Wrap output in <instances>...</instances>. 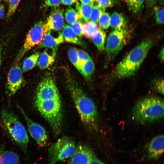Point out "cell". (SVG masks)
Listing matches in <instances>:
<instances>
[{
	"mask_svg": "<svg viewBox=\"0 0 164 164\" xmlns=\"http://www.w3.org/2000/svg\"><path fill=\"white\" fill-rule=\"evenodd\" d=\"M82 4L93 5V0H80Z\"/></svg>",
	"mask_w": 164,
	"mask_h": 164,
	"instance_id": "obj_40",
	"label": "cell"
},
{
	"mask_svg": "<svg viewBox=\"0 0 164 164\" xmlns=\"http://www.w3.org/2000/svg\"><path fill=\"white\" fill-rule=\"evenodd\" d=\"M1 49L0 47V66L1 64Z\"/></svg>",
	"mask_w": 164,
	"mask_h": 164,
	"instance_id": "obj_42",
	"label": "cell"
},
{
	"mask_svg": "<svg viewBox=\"0 0 164 164\" xmlns=\"http://www.w3.org/2000/svg\"><path fill=\"white\" fill-rule=\"evenodd\" d=\"M94 1H94H96V0H93Z\"/></svg>",
	"mask_w": 164,
	"mask_h": 164,
	"instance_id": "obj_44",
	"label": "cell"
},
{
	"mask_svg": "<svg viewBox=\"0 0 164 164\" xmlns=\"http://www.w3.org/2000/svg\"><path fill=\"white\" fill-rule=\"evenodd\" d=\"M131 11L134 13L140 11L143 7L145 0H125Z\"/></svg>",
	"mask_w": 164,
	"mask_h": 164,
	"instance_id": "obj_24",
	"label": "cell"
},
{
	"mask_svg": "<svg viewBox=\"0 0 164 164\" xmlns=\"http://www.w3.org/2000/svg\"><path fill=\"white\" fill-rule=\"evenodd\" d=\"M1 115L3 124L9 133L26 154L29 137L25 127L14 112L6 108L2 109Z\"/></svg>",
	"mask_w": 164,
	"mask_h": 164,
	"instance_id": "obj_5",
	"label": "cell"
},
{
	"mask_svg": "<svg viewBox=\"0 0 164 164\" xmlns=\"http://www.w3.org/2000/svg\"><path fill=\"white\" fill-rule=\"evenodd\" d=\"M23 82L22 70L19 65L13 67L10 70L7 77V87L9 96L16 93Z\"/></svg>",
	"mask_w": 164,
	"mask_h": 164,
	"instance_id": "obj_11",
	"label": "cell"
},
{
	"mask_svg": "<svg viewBox=\"0 0 164 164\" xmlns=\"http://www.w3.org/2000/svg\"><path fill=\"white\" fill-rule=\"evenodd\" d=\"M62 34L67 42L84 46L85 44L73 32L71 27L66 25L63 28Z\"/></svg>",
	"mask_w": 164,
	"mask_h": 164,
	"instance_id": "obj_17",
	"label": "cell"
},
{
	"mask_svg": "<svg viewBox=\"0 0 164 164\" xmlns=\"http://www.w3.org/2000/svg\"><path fill=\"white\" fill-rule=\"evenodd\" d=\"M159 0H145L146 5L149 7L153 6Z\"/></svg>",
	"mask_w": 164,
	"mask_h": 164,
	"instance_id": "obj_37",
	"label": "cell"
},
{
	"mask_svg": "<svg viewBox=\"0 0 164 164\" xmlns=\"http://www.w3.org/2000/svg\"><path fill=\"white\" fill-rule=\"evenodd\" d=\"M39 54V53L37 52L25 59L22 63V71L26 72L34 67L37 63Z\"/></svg>",
	"mask_w": 164,
	"mask_h": 164,
	"instance_id": "obj_21",
	"label": "cell"
},
{
	"mask_svg": "<svg viewBox=\"0 0 164 164\" xmlns=\"http://www.w3.org/2000/svg\"><path fill=\"white\" fill-rule=\"evenodd\" d=\"M63 12V10L59 8H55L51 11L45 22L48 31H59L63 28L64 26Z\"/></svg>",
	"mask_w": 164,
	"mask_h": 164,
	"instance_id": "obj_13",
	"label": "cell"
},
{
	"mask_svg": "<svg viewBox=\"0 0 164 164\" xmlns=\"http://www.w3.org/2000/svg\"><path fill=\"white\" fill-rule=\"evenodd\" d=\"M18 155L0 145V164H19Z\"/></svg>",
	"mask_w": 164,
	"mask_h": 164,
	"instance_id": "obj_15",
	"label": "cell"
},
{
	"mask_svg": "<svg viewBox=\"0 0 164 164\" xmlns=\"http://www.w3.org/2000/svg\"><path fill=\"white\" fill-rule=\"evenodd\" d=\"M57 48H53L51 53L44 51L39 54L37 64L41 70L46 69L51 65L54 62Z\"/></svg>",
	"mask_w": 164,
	"mask_h": 164,
	"instance_id": "obj_16",
	"label": "cell"
},
{
	"mask_svg": "<svg viewBox=\"0 0 164 164\" xmlns=\"http://www.w3.org/2000/svg\"><path fill=\"white\" fill-rule=\"evenodd\" d=\"M18 107L24 116L27 123L29 132L37 144L42 147H46L49 142V136L45 128L40 124L33 121L19 105Z\"/></svg>",
	"mask_w": 164,
	"mask_h": 164,
	"instance_id": "obj_9",
	"label": "cell"
},
{
	"mask_svg": "<svg viewBox=\"0 0 164 164\" xmlns=\"http://www.w3.org/2000/svg\"><path fill=\"white\" fill-rule=\"evenodd\" d=\"M64 41L62 33L59 32L56 36H55L50 30L46 33L41 43L38 45V48H57L58 46Z\"/></svg>",
	"mask_w": 164,
	"mask_h": 164,
	"instance_id": "obj_14",
	"label": "cell"
},
{
	"mask_svg": "<svg viewBox=\"0 0 164 164\" xmlns=\"http://www.w3.org/2000/svg\"><path fill=\"white\" fill-rule=\"evenodd\" d=\"M35 104L50 124L54 133L56 135L59 134L62 126V103L57 87L52 76H46L39 84Z\"/></svg>",
	"mask_w": 164,
	"mask_h": 164,
	"instance_id": "obj_1",
	"label": "cell"
},
{
	"mask_svg": "<svg viewBox=\"0 0 164 164\" xmlns=\"http://www.w3.org/2000/svg\"><path fill=\"white\" fill-rule=\"evenodd\" d=\"M4 0L7 2H9V0Z\"/></svg>",
	"mask_w": 164,
	"mask_h": 164,
	"instance_id": "obj_43",
	"label": "cell"
},
{
	"mask_svg": "<svg viewBox=\"0 0 164 164\" xmlns=\"http://www.w3.org/2000/svg\"><path fill=\"white\" fill-rule=\"evenodd\" d=\"M90 164H105L102 161L99 159L96 155L94 154L93 158Z\"/></svg>",
	"mask_w": 164,
	"mask_h": 164,
	"instance_id": "obj_36",
	"label": "cell"
},
{
	"mask_svg": "<svg viewBox=\"0 0 164 164\" xmlns=\"http://www.w3.org/2000/svg\"><path fill=\"white\" fill-rule=\"evenodd\" d=\"M97 6L103 9L105 8L111 7L114 4V2L113 0H96Z\"/></svg>",
	"mask_w": 164,
	"mask_h": 164,
	"instance_id": "obj_34",
	"label": "cell"
},
{
	"mask_svg": "<svg viewBox=\"0 0 164 164\" xmlns=\"http://www.w3.org/2000/svg\"><path fill=\"white\" fill-rule=\"evenodd\" d=\"M20 0H9V6L6 17L9 18L15 12Z\"/></svg>",
	"mask_w": 164,
	"mask_h": 164,
	"instance_id": "obj_32",
	"label": "cell"
},
{
	"mask_svg": "<svg viewBox=\"0 0 164 164\" xmlns=\"http://www.w3.org/2000/svg\"><path fill=\"white\" fill-rule=\"evenodd\" d=\"M95 69V66L92 59L91 58L83 66L80 73L87 80H89L93 75Z\"/></svg>",
	"mask_w": 164,
	"mask_h": 164,
	"instance_id": "obj_23",
	"label": "cell"
},
{
	"mask_svg": "<svg viewBox=\"0 0 164 164\" xmlns=\"http://www.w3.org/2000/svg\"><path fill=\"white\" fill-rule=\"evenodd\" d=\"M65 75L67 87L82 121L89 128L94 129L98 117L94 103L68 70Z\"/></svg>",
	"mask_w": 164,
	"mask_h": 164,
	"instance_id": "obj_2",
	"label": "cell"
},
{
	"mask_svg": "<svg viewBox=\"0 0 164 164\" xmlns=\"http://www.w3.org/2000/svg\"><path fill=\"white\" fill-rule=\"evenodd\" d=\"M99 27L96 23L91 22H86L83 24V34L86 38L91 39L96 33Z\"/></svg>",
	"mask_w": 164,
	"mask_h": 164,
	"instance_id": "obj_22",
	"label": "cell"
},
{
	"mask_svg": "<svg viewBox=\"0 0 164 164\" xmlns=\"http://www.w3.org/2000/svg\"><path fill=\"white\" fill-rule=\"evenodd\" d=\"M83 25L81 21L79 20L72 24L71 26L73 32L80 38L82 37L84 35Z\"/></svg>",
	"mask_w": 164,
	"mask_h": 164,
	"instance_id": "obj_31",
	"label": "cell"
},
{
	"mask_svg": "<svg viewBox=\"0 0 164 164\" xmlns=\"http://www.w3.org/2000/svg\"><path fill=\"white\" fill-rule=\"evenodd\" d=\"M105 12V9H103L97 5L93 6L90 20V22L97 23L102 15Z\"/></svg>",
	"mask_w": 164,
	"mask_h": 164,
	"instance_id": "obj_27",
	"label": "cell"
},
{
	"mask_svg": "<svg viewBox=\"0 0 164 164\" xmlns=\"http://www.w3.org/2000/svg\"><path fill=\"white\" fill-rule=\"evenodd\" d=\"M153 45L152 40L146 39L133 48L116 66L114 76L121 79L135 75Z\"/></svg>",
	"mask_w": 164,
	"mask_h": 164,
	"instance_id": "obj_3",
	"label": "cell"
},
{
	"mask_svg": "<svg viewBox=\"0 0 164 164\" xmlns=\"http://www.w3.org/2000/svg\"><path fill=\"white\" fill-rule=\"evenodd\" d=\"M93 42L99 51H102L104 49L106 33L103 29L99 28L92 38Z\"/></svg>",
	"mask_w": 164,
	"mask_h": 164,
	"instance_id": "obj_19",
	"label": "cell"
},
{
	"mask_svg": "<svg viewBox=\"0 0 164 164\" xmlns=\"http://www.w3.org/2000/svg\"><path fill=\"white\" fill-rule=\"evenodd\" d=\"M93 5L81 4L77 2L76 8L80 19L86 22L90 20Z\"/></svg>",
	"mask_w": 164,
	"mask_h": 164,
	"instance_id": "obj_18",
	"label": "cell"
},
{
	"mask_svg": "<svg viewBox=\"0 0 164 164\" xmlns=\"http://www.w3.org/2000/svg\"><path fill=\"white\" fill-rule=\"evenodd\" d=\"M77 0H62L63 4L66 5H71L77 2Z\"/></svg>",
	"mask_w": 164,
	"mask_h": 164,
	"instance_id": "obj_38",
	"label": "cell"
},
{
	"mask_svg": "<svg viewBox=\"0 0 164 164\" xmlns=\"http://www.w3.org/2000/svg\"><path fill=\"white\" fill-rule=\"evenodd\" d=\"M164 100L159 97L149 96L136 102L131 113L132 119L138 122L157 121L164 117Z\"/></svg>",
	"mask_w": 164,
	"mask_h": 164,
	"instance_id": "obj_4",
	"label": "cell"
},
{
	"mask_svg": "<svg viewBox=\"0 0 164 164\" xmlns=\"http://www.w3.org/2000/svg\"><path fill=\"white\" fill-rule=\"evenodd\" d=\"M77 55L78 61L77 70L80 73L83 66L91 57L86 52L82 50H77Z\"/></svg>",
	"mask_w": 164,
	"mask_h": 164,
	"instance_id": "obj_26",
	"label": "cell"
},
{
	"mask_svg": "<svg viewBox=\"0 0 164 164\" xmlns=\"http://www.w3.org/2000/svg\"><path fill=\"white\" fill-rule=\"evenodd\" d=\"M159 56L161 60L162 61L164 60V47H162L159 53Z\"/></svg>",
	"mask_w": 164,
	"mask_h": 164,
	"instance_id": "obj_41",
	"label": "cell"
},
{
	"mask_svg": "<svg viewBox=\"0 0 164 164\" xmlns=\"http://www.w3.org/2000/svg\"><path fill=\"white\" fill-rule=\"evenodd\" d=\"M62 0H45V5L49 6H56L62 2Z\"/></svg>",
	"mask_w": 164,
	"mask_h": 164,
	"instance_id": "obj_35",
	"label": "cell"
},
{
	"mask_svg": "<svg viewBox=\"0 0 164 164\" xmlns=\"http://www.w3.org/2000/svg\"><path fill=\"white\" fill-rule=\"evenodd\" d=\"M65 18L67 22L71 25L80 19L77 12L73 8L71 7L66 10L65 13Z\"/></svg>",
	"mask_w": 164,
	"mask_h": 164,
	"instance_id": "obj_25",
	"label": "cell"
},
{
	"mask_svg": "<svg viewBox=\"0 0 164 164\" xmlns=\"http://www.w3.org/2000/svg\"><path fill=\"white\" fill-rule=\"evenodd\" d=\"M68 54L70 61L77 69L78 61L77 50L75 48H71L68 50Z\"/></svg>",
	"mask_w": 164,
	"mask_h": 164,
	"instance_id": "obj_29",
	"label": "cell"
},
{
	"mask_svg": "<svg viewBox=\"0 0 164 164\" xmlns=\"http://www.w3.org/2000/svg\"><path fill=\"white\" fill-rule=\"evenodd\" d=\"M110 25L114 29L125 27L127 24V20L123 15L117 12H114L110 16Z\"/></svg>",
	"mask_w": 164,
	"mask_h": 164,
	"instance_id": "obj_20",
	"label": "cell"
},
{
	"mask_svg": "<svg viewBox=\"0 0 164 164\" xmlns=\"http://www.w3.org/2000/svg\"><path fill=\"white\" fill-rule=\"evenodd\" d=\"M164 152V135H160L153 138L147 148V157L150 160H156Z\"/></svg>",
	"mask_w": 164,
	"mask_h": 164,
	"instance_id": "obj_12",
	"label": "cell"
},
{
	"mask_svg": "<svg viewBox=\"0 0 164 164\" xmlns=\"http://www.w3.org/2000/svg\"><path fill=\"white\" fill-rule=\"evenodd\" d=\"M5 15V9L3 5L0 4V19H2Z\"/></svg>",
	"mask_w": 164,
	"mask_h": 164,
	"instance_id": "obj_39",
	"label": "cell"
},
{
	"mask_svg": "<svg viewBox=\"0 0 164 164\" xmlns=\"http://www.w3.org/2000/svg\"><path fill=\"white\" fill-rule=\"evenodd\" d=\"M2 0H0V2L2 1Z\"/></svg>",
	"mask_w": 164,
	"mask_h": 164,
	"instance_id": "obj_45",
	"label": "cell"
},
{
	"mask_svg": "<svg viewBox=\"0 0 164 164\" xmlns=\"http://www.w3.org/2000/svg\"><path fill=\"white\" fill-rule=\"evenodd\" d=\"M100 28L102 29H107L110 25V18L108 13L104 12L101 15L98 21Z\"/></svg>",
	"mask_w": 164,
	"mask_h": 164,
	"instance_id": "obj_28",
	"label": "cell"
},
{
	"mask_svg": "<svg viewBox=\"0 0 164 164\" xmlns=\"http://www.w3.org/2000/svg\"><path fill=\"white\" fill-rule=\"evenodd\" d=\"M156 22L157 24L164 23V9L160 6H155L154 8Z\"/></svg>",
	"mask_w": 164,
	"mask_h": 164,
	"instance_id": "obj_30",
	"label": "cell"
},
{
	"mask_svg": "<svg viewBox=\"0 0 164 164\" xmlns=\"http://www.w3.org/2000/svg\"><path fill=\"white\" fill-rule=\"evenodd\" d=\"M95 154L86 145L78 144L67 164H90Z\"/></svg>",
	"mask_w": 164,
	"mask_h": 164,
	"instance_id": "obj_10",
	"label": "cell"
},
{
	"mask_svg": "<svg viewBox=\"0 0 164 164\" xmlns=\"http://www.w3.org/2000/svg\"><path fill=\"white\" fill-rule=\"evenodd\" d=\"M48 31L45 22L40 21L36 23L27 35L23 46L17 56V60H20L26 53L34 46L39 45Z\"/></svg>",
	"mask_w": 164,
	"mask_h": 164,
	"instance_id": "obj_8",
	"label": "cell"
},
{
	"mask_svg": "<svg viewBox=\"0 0 164 164\" xmlns=\"http://www.w3.org/2000/svg\"><path fill=\"white\" fill-rule=\"evenodd\" d=\"M76 146L75 141L71 138L64 136L60 138L48 149V164H55L70 158L75 151Z\"/></svg>",
	"mask_w": 164,
	"mask_h": 164,
	"instance_id": "obj_6",
	"label": "cell"
},
{
	"mask_svg": "<svg viewBox=\"0 0 164 164\" xmlns=\"http://www.w3.org/2000/svg\"><path fill=\"white\" fill-rule=\"evenodd\" d=\"M154 89L157 92L163 95L164 80L163 78H159L154 80L153 83Z\"/></svg>",
	"mask_w": 164,
	"mask_h": 164,
	"instance_id": "obj_33",
	"label": "cell"
},
{
	"mask_svg": "<svg viewBox=\"0 0 164 164\" xmlns=\"http://www.w3.org/2000/svg\"><path fill=\"white\" fill-rule=\"evenodd\" d=\"M129 33L125 27L114 29L109 33L106 42V63L112 61L127 44Z\"/></svg>",
	"mask_w": 164,
	"mask_h": 164,
	"instance_id": "obj_7",
	"label": "cell"
}]
</instances>
